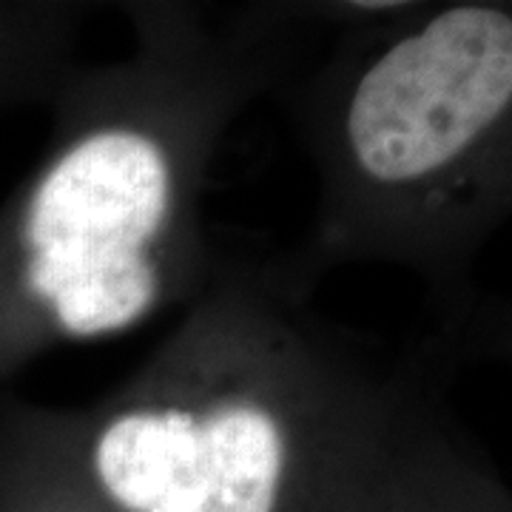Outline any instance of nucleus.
<instances>
[{"label":"nucleus","instance_id":"obj_5","mask_svg":"<svg viewBox=\"0 0 512 512\" xmlns=\"http://www.w3.org/2000/svg\"><path fill=\"white\" fill-rule=\"evenodd\" d=\"M0 512H111L80 476L55 410L12 421L0 450Z\"/></svg>","mask_w":512,"mask_h":512},{"label":"nucleus","instance_id":"obj_3","mask_svg":"<svg viewBox=\"0 0 512 512\" xmlns=\"http://www.w3.org/2000/svg\"><path fill=\"white\" fill-rule=\"evenodd\" d=\"M293 251L222 248L131 379L55 410L111 512H328L382 419L393 367L316 311Z\"/></svg>","mask_w":512,"mask_h":512},{"label":"nucleus","instance_id":"obj_2","mask_svg":"<svg viewBox=\"0 0 512 512\" xmlns=\"http://www.w3.org/2000/svg\"><path fill=\"white\" fill-rule=\"evenodd\" d=\"M274 100L316 177L299 265L402 268L447 359L498 350L478 265L512 214L510 3L342 0L322 60Z\"/></svg>","mask_w":512,"mask_h":512},{"label":"nucleus","instance_id":"obj_4","mask_svg":"<svg viewBox=\"0 0 512 512\" xmlns=\"http://www.w3.org/2000/svg\"><path fill=\"white\" fill-rule=\"evenodd\" d=\"M328 512H512L498 464L453 413L424 353L393 365L382 419Z\"/></svg>","mask_w":512,"mask_h":512},{"label":"nucleus","instance_id":"obj_1","mask_svg":"<svg viewBox=\"0 0 512 512\" xmlns=\"http://www.w3.org/2000/svg\"><path fill=\"white\" fill-rule=\"evenodd\" d=\"M134 49L77 66L0 234V362L120 336L205 288L202 194L225 134L333 29L319 0L114 3Z\"/></svg>","mask_w":512,"mask_h":512}]
</instances>
